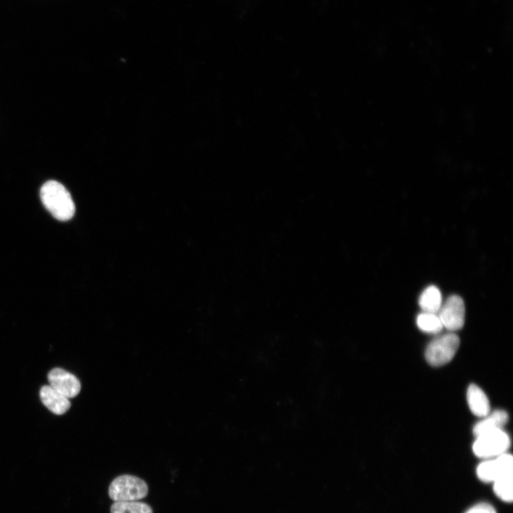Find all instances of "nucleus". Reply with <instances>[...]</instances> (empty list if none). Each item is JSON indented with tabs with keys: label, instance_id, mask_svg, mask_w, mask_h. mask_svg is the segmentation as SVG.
<instances>
[{
	"label": "nucleus",
	"instance_id": "obj_1",
	"mask_svg": "<svg viewBox=\"0 0 513 513\" xmlns=\"http://www.w3.org/2000/svg\"><path fill=\"white\" fill-rule=\"evenodd\" d=\"M40 197L44 207L58 220L71 219L75 213V204L66 188L60 182L49 180L40 190Z\"/></svg>",
	"mask_w": 513,
	"mask_h": 513
},
{
	"label": "nucleus",
	"instance_id": "obj_2",
	"mask_svg": "<svg viewBox=\"0 0 513 513\" xmlns=\"http://www.w3.org/2000/svg\"><path fill=\"white\" fill-rule=\"evenodd\" d=\"M148 494L147 483L142 479L122 475L115 477L108 487L109 497L114 502L138 501Z\"/></svg>",
	"mask_w": 513,
	"mask_h": 513
},
{
	"label": "nucleus",
	"instance_id": "obj_3",
	"mask_svg": "<svg viewBox=\"0 0 513 513\" xmlns=\"http://www.w3.org/2000/svg\"><path fill=\"white\" fill-rule=\"evenodd\" d=\"M460 346V338L453 332L447 333L434 338L428 345L425 356L432 366H441L450 362Z\"/></svg>",
	"mask_w": 513,
	"mask_h": 513
},
{
	"label": "nucleus",
	"instance_id": "obj_4",
	"mask_svg": "<svg viewBox=\"0 0 513 513\" xmlns=\"http://www.w3.org/2000/svg\"><path fill=\"white\" fill-rule=\"evenodd\" d=\"M472 450L475 455L481 458H493L503 453L510 446V438L502 429H497L476 437Z\"/></svg>",
	"mask_w": 513,
	"mask_h": 513
},
{
	"label": "nucleus",
	"instance_id": "obj_5",
	"mask_svg": "<svg viewBox=\"0 0 513 513\" xmlns=\"http://www.w3.org/2000/svg\"><path fill=\"white\" fill-rule=\"evenodd\" d=\"M443 328L450 331L460 330L465 323V306L457 295L450 296L437 312Z\"/></svg>",
	"mask_w": 513,
	"mask_h": 513
},
{
	"label": "nucleus",
	"instance_id": "obj_6",
	"mask_svg": "<svg viewBox=\"0 0 513 513\" xmlns=\"http://www.w3.org/2000/svg\"><path fill=\"white\" fill-rule=\"evenodd\" d=\"M476 472L478 478L484 482H493L502 476L513 474L512 456L505 452L487 459L477 466Z\"/></svg>",
	"mask_w": 513,
	"mask_h": 513
},
{
	"label": "nucleus",
	"instance_id": "obj_7",
	"mask_svg": "<svg viewBox=\"0 0 513 513\" xmlns=\"http://www.w3.org/2000/svg\"><path fill=\"white\" fill-rule=\"evenodd\" d=\"M49 385L68 398L76 397L81 390L79 380L72 373L60 368L52 369L48 374Z\"/></svg>",
	"mask_w": 513,
	"mask_h": 513
},
{
	"label": "nucleus",
	"instance_id": "obj_8",
	"mask_svg": "<svg viewBox=\"0 0 513 513\" xmlns=\"http://www.w3.org/2000/svg\"><path fill=\"white\" fill-rule=\"evenodd\" d=\"M43 404L52 413L62 415L71 407L69 398L56 391L51 385H43L40 390Z\"/></svg>",
	"mask_w": 513,
	"mask_h": 513
},
{
	"label": "nucleus",
	"instance_id": "obj_9",
	"mask_svg": "<svg viewBox=\"0 0 513 513\" xmlns=\"http://www.w3.org/2000/svg\"><path fill=\"white\" fill-rule=\"evenodd\" d=\"M467 400L471 412L484 418L490 413V404L485 393L477 385L471 384L467 391Z\"/></svg>",
	"mask_w": 513,
	"mask_h": 513
},
{
	"label": "nucleus",
	"instance_id": "obj_10",
	"mask_svg": "<svg viewBox=\"0 0 513 513\" xmlns=\"http://www.w3.org/2000/svg\"><path fill=\"white\" fill-rule=\"evenodd\" d=\"M508 414L502 410H497L489 413L483 419L475 425L473 433L477 437L484 432L502 429L508 421Z\"/></svg>",
	"mask_w": 513,
	"mask_h": 513
},
{
	"label": "nucleus",
	"instance_id": "obj_11",
	"mask_svg": "<svg viewBox=\"0 0 513 513\" xmlns=\"http://www.w3.org/2000/svg\"><path fill=\"white\" fill-rule=\"evenodd\" d=\"M418 304L423 312L437 314L442 304L440 291L435 286H428L421 293Z\"/></svg>",
	"mask_w": 513,
	"mask_h": 513
},
{
	"label": "nucleus",
	"instance_id": "obj_12",
	"mask_svg": "<svg viewBox=\"0 0 513 513\" xmlns=\"http://www.w3.org/2000/svg\"><path fill=\"white\" fill-rule=\"evenodd\" d=\"M419 329L430 334H437L443 328L437 314L423 312L416 318Z\"/></svg>",
	"mask_w": 513,
	"mask_h": 513
},
{
	"label": "nucleus",
	"instance_id": "obj_13",
	"mask_svg": "<svg viewBox=\"0 0 513 513\" xmlns=\"http://www.w3.org/2000/svg\"><path fill=\"white\" fill-rule=\"evenodd\" d=\"M110 513H153V511L150 505L142 502H115L110 507Z\"/></svg>",
	"mask_w": 513,
	"mask_h": 513
},
{
	"label": "nucleus",
	"instance_id": "obj_14",
	"mask_svg": "<svg viewBox=\"0 0 513 513\" xmlns=\"http://www.w3.org/2000/svg\"><path fill=\"white\" fill-rule=\"evenodd\" d=\"M512 475L502 476L493 482L494 493L499 498L507 502H511L513 499Z\"/></svg>",
	"mask_w": 513,
	"mask_h": 513
},
{
	"label": "nucleus",
	"instance_id": "obj_15",
	"mask_svg": "<svg viewBox=\"0 0 513 513\" xmlns=\"http://www.w3.org/2000/svg\"><path fill=\"white\" fill-rule=\"evenodd\" d=\"M465 513H497L494 508L488 503H479L470 508Z\"/></svg>",
	"mask_w": 513,
	"mask_h": 513
}]
</instances>
